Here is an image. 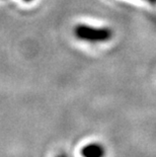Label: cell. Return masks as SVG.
Segmentation results:
<instances>
[{
    "label": "cell",
    "instance_id": "4",
    "mask_svg": "<svg viewBox=\"0 0 156 157\" xmlns=\"http://www.w3.org/2000/svg\"><path fill=\"white\" fill-rule=\"evenodd\" d=\"M144 1H148V2H151V3H154L156 0H144Z\"/></svg>",
    "mask_w": 156,
    "mask_h": 157
},
{
    "label": "cell",
    "instance_id": "1",
    "mask_svg": "<svg viewBox=\"0 0 156 157\" xmlns=\"http://www.w3.org/2000/svg\"><path fill=\"white\" fill-rule=\"evenodd\" d=\"M74 35L79 41L91 44H101L111 41L114 33L109 28L105 26H94L79 23L74 28Z\"/></svg>",
    "mask_w": 156,
    "mask_h": 157
},
{
    "label": "cell",
    "instance_id": "3",
    "mask_svg": "<svg viewBox=\"0 0 156 157\" xmlns=\"http://www.w3.org/2000/svg\"><path fill=\"white\" fill-rule=\"evenodd\" d=\"M56 157H69L68 155H65V154H59V155H57Z\"/></svg>",
    "mask_w": 156,
    "mask_h": 157
},
{
    "label": "cell",
    "instance_id": "2",
    "mask_svg": "<svg viewBox=\"0 0 156 157\" xmlns=\"http://www.w3.org/2000/svg\"><path fill=\"white\" fill-rule=\"evenodd\" d=\"M81 155L83 157H105V148L99 143H90L81 149Z\"/></svg>",
    "mask_w": 156,
    "mask_h": 157
},
{
    "label": "cell",
    "instance_id": "5",
    "mask_svg": "<svg viewBox=\"0 0 156 157\" xmlns=\"http://www.w3.org/2000/svg\"><path fill=\"white\" fill-rule=\"evenodd\" d=\"M24 1H26V2H29V1H32V0H24Z\"/></svg>",
    "mask_w": 156,
    "mask_h": 157
}]
</instances>
